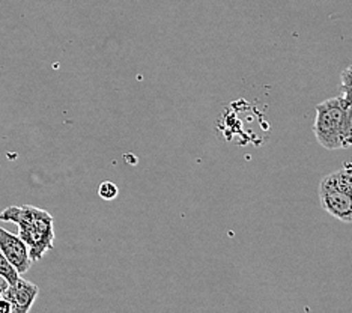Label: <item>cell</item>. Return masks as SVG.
Returning <instances> with one entry per match:
<instances>
[{
  "label": "cell",
  "mask_w": 352,
  "mask_h": 313,
  "mask_svg": "<svg viewBox=\"0 0 352 313\" xmlns=\"http://www.w3.org/2000/svg\"><path fill=\"white\" fill-rule=\"evenodd\" d=\"M0 222H11L19 226V237L25 241L32 262L41 261L54 247L53 217L41 208L32 205H11L0 213Z\"/></svg>",
  "instance_id": "1"
},
{
  "label": "cell",
  "mask_w": 352,
  "mask_h": 313,
  "mask_svg": "<svg viewBox=\"0 0 352 313\" xmlns=\"http://www.w3.org/2000/svg\"><path fill=\"white\" fill-rule=\"evenodd\" d=\"M314 131L319 144L328 151L352 147V104L342 95L318 104Z\"/></svg>",
  "instance_id": "2"
},
{
  "label": "cell",
  "mask_w": 352,
  "mask_h": 313,
  "mask_svg": "<svg viewBox=\"0 0 352 313\" xmlns=\"http://www.w3.org/2000/svg\"><path fill=\"white\" fill-rule=\"evenodd\" d=\"M319 200L325 213L343 223H352V169H340L322 178Z\"/></svg>",
  "instance_id": "3"
},
{
  "label": "cell",
  "mask_w": 352,
  "mask_h": 313,
  "mask_svg": "<svg viewBox=\"0 0 352 313\" xmlns=\"http://www.w3.org/2000/svg\"><path fill=\"white\" fill-rule=\"evenodd\" d=\"M0 250L20 276L29 271L32 265L30 255L25 241L19 235H14L6 229L0 228Z\"/></svg>",
  "instance_id": "4"
},
{
  "label": "cell",
  "mask_w": 352,
  "mask_h": 313,
  "mask_svg": "<svg viewBox=\"0 0 352 313\" xmlns=\"http://www.w3.org/2000/svg\"><path fill=\"white\" fill-rule=\"evenodd\" d=\"M39 289L35 283L29 280L19 277L17 282L11 283L6 288V291L2 296L11 303L12 313H28L38 296Z\"/></svg>",
  "instance_id": "5"
},
{
  "label": "cell",
  "mask_w": 352,
  "mask_h": 313,
  "mask_svg": "<svg viewBox=\"0 0 352 313\" xmlns=\"http://www.w3.org/2000/svg\"><path fill=\"white\" fill-rule=\"evenodd\" d=\"M0 276H3L10 285L17 282V279L20 277L19 272L14 270V267L10 262H8V259L5 258V255L2 253V250H0Z\"/></svg>",
  "instance_id": "6"
},
{
  "label": "cell",
  "mask_w": 352,
  "mask_h": 313,
  "mask_svg": "<svg viewBox=\"0 0 352 313\" xmlns=\"http://www.w3.org/2000/svg\"><path fill=\"white\" fill-rule=\"evenodd\" d=\"M98 195L101 199L104 200H113L118 197L119 195V190H118V186L115 182L111 181H104L100 184L98 187Z\"/></svg>",
  "instance_id": "7"
},
{
  "label": "cell",
  "mask_w": 352,
  "mask_h": 313,
  "mask_svg": "<svg viewBox=\"0 0 352 313\" xmlns=\"http://www.w3.org/2000/svg\"><path fill=\"white\" fill-rule=\"evenodd\" d=\"M340 83L342 89H346V87H352V65L345 68L340 74Z\"/></svg>",
  "instance_id": "8"
},
{
  "label": "cell",
  "mask_w": 352,
  "mask_h": 313,
  "mask_svg": "<svg viewBox=\"0 0 352 313\" xmlns=\"http://www.w3.org/2000/svg\"><path fill=\"white\" fill-rule=\"evenodd\" d=\"M0 313H12L11 303L5 296H0Z\"/></svg>",
  "instance_id": "9"
},
{
  "label": "cell",
  "mask_w": 352,
  "mask_h": 313,
  "mask_svg": "<svg viewBox=\"0 0 352 313\" xmlns=\"http://www.w3.org/2000/svg\"><path fill=\"white\" fill-rule=\"evenodd\" d=\"M342 96L345 98L349 104H352V87H346V89H342Z\"/></svg>",
  "instance_id": "10"
}]
</instances>
